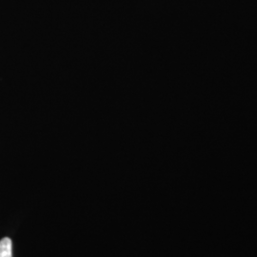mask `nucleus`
<instances>
[{
    "label": "nucleus",
    "mask_w": 257,
    "mask_h": 257,
    "mask_svg": "<svg viewBox=\"0 0 257 257\" xmlns=\"http://www.w3.org/2000/svg\"><path fill=\"white\" fill-rule=\"evenodd\" d=\"M12 240L5 237L0 240V257H13Z\"/></svg>",
    "instance_id": "nucleus-1"
}]
</instances>
